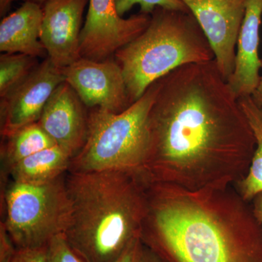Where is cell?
Returning a JSON list of instances; mask_svg holds the SVG:
<instances>
[{"label":"cell","instance_id":"1","mask_svg":"<svg viewBox=\"0 0 262 262\" xmlns=\"http://www.w3.org/2000/svg\"><path fill=\"white\" fill-rule=\"evenodd\" d=\"M159 81L149 116L148 180L194 191L244 179L256 141L215 60L183 66Z\"/></svg>","mask_w":262,"mask_h":262},{"label":"cell","instance_id":"2","mask_svg":"<svg viewBox=\"0 0 262 262\" xmlns=\"http://www.w3.org/2000/svg\"><path fill=\"white\" fill-rule=\"evenodd\" d=\"M141 238L168 262H262V226L234 186L188 190L147 182Z\"/></svg>","mask_w":262,"mask_h":262},{"label":"cell","instance_id":"3","mask_svg":"<svg viewBox=\"0 0 262 262\" xmlns=\"http://www.w3.org/2000/svg\"><path fill=\"white\" fill-rule=\"evenodd\" d=\"M71 203L64 236L85 262H115L140 237L148 212L144 173L127 170L68 171Z\"/></svg>","mask_w":262,"mask_h":262},{"label":"cell","instance_id":"4","mask_svg":"<svg viewBox=\"0 0 262 262\" xmlns=\"http://www.w3.org/2000/svg\"><path fill=\"white\" fill-rule=\"evenodd\" d=\"M113 58L121 67L131 104L156 81L179 67L215 60L190 11L157 8L147 28Z\"/></svg>","mask_w":262,"mask_h":262},{"label":"cell","instance_id":"5","mask_svg":"<svg viewBox=\"0 0 262 262\" xmlns=\"http://www.w3.org/2000/svg\"><path fill=\"white\" fill-rule=\"evenodd\" d=\"M159 88L158 80L120 113L89 108L87 140L72 158L69 171L143 173L150 149L149 113Z\"/></svg>","mask_w":262,"mask_h":262},{"label":"cell","instance_id":"6","mask_svg":"<svg viewBox=\"0 0 262 262\" xmlns=\"http://www.w3.org/2000/svg\"><path fill=\"white\" fill-rule=\"evenodd\" d=\"M4 200L6 218L2 223L17 249L46 247L70 225L72 209L63 176L42 184L12 181Z\"/></svg>","mask_w":262,"mask_h":262},{"label":"cell","instance_id":"7","mask_svg":"<svg viewBox=\"0 0 262 262\" xmlns=\"http://www.w3.org/2000/svg\"><path fill=\"white\" fill-rule=\"evenodd\" d=\"M151 15L124 18L117 13L115 0H89L80 37L81 58L103 61L132 42L149 26Z\"/></svg>","mask_w":262,"mask_h":262},{"label":"cell","instance_id":"8","mask_svg":"<svg viewBox=\"0 0 262 262\" xmlns=\"http://www.w3.org/2000/svg\"><path fill=\"white\" fill-rule=\"evenodd\" d=\"M61 70L65 82L88 108L118 114L130 106L121 67L114 58L95 61L80 58Z\"/></svg>","mask_w":262,"mask_h":262},{"label":"cell","instance_id":"9","mask_svg":"<svg viewBox=\"0 0 262 262\" xmlns=\"http://www.w3.org/2000/svg\"><path fill=\"white\" fill-rule=\"evenodd\" d=\"M63 82L61 69L47 57L23 82L0 97L2 137L37 122L51 95Z\"/></svg>","mask_w":262,"mask_h":262},{"label":"cell","instance_id":"10","mask_svg":"<svg viewBox=\"0 0 262 262\" xmlns=\"http://www.w3.org/2000/svg\"><path fill=\"white\" fill-rule=\"evenodd\" d=\"M194 15L227 80L235 62L236 46L247 0H182Z\"/></svg>","mask_w":262,"mask_h":262},{"label":"cell","instance_id":"11","mask_svg":"<svg viewBox=\"0 0 262 262\" xmlns=\"http://www.w3.org/2000/svg\"><path fill=\"white\" fill-rule=\"evenodd\" d=\"M89 0H48L42 5L41 42L48 58L59 69L81 58L80 37Z\"/></svg>","mask_w":262,"mask_h":262},{"label":"cell","instance_id":"12","mask_svg":"<svg viewBox=\"0 0 262 262\" xmlns=\"http://www.w3.org/2000/svg\"><path fill=\"white\" fill-rule=\"evenodd\" d=\"M67 82L51 95L38 123L57 146L74 158L83 147L89 132V112Z\"/></svg>","mask_w":262,"mask_h":262},{"label":"cell","instance_id":"13","mask_svg":"<svg viewBox=\"0 0 262 262\" xmlns=\"http://www.w3.org/2000/svg\"><path fill=\"white\" fill-rule=\"evenodd\" d=\"M261 20L262 0H247L237 37L234 70L227 80L237 99L252 96L259 82L262 61L258 47Z\"/></svg>","mask_w":262,"mask_h":262},{"label":"cell","instance_id":"14","mask_svg":"<svg viewBox=\"0 0 262 262\" xmlns=\"http://www.w3.org/2000/svg\"><path fill=\"white\" fill-rule=\"evenodd\" d=\"M42 8L32 2H25L0 23V51L22 53L40 58L47 56L41 42Z\"/></svg>","mask_w":262,"mask_h":262},{"label":"cell","instance_id":"15","mask_svg":"<svg viewBox=\"0 0 262 262\" xmlns=\"http://www.w3.org/2000/svg\"><path fill=\"white\" fill-rule=\"evenodd\" d=\"M71 160L68 153L55 145L20 160L7 174L13 182L42 184L58 179L69 171Z\"/></svg>","mask_w":262,"mask_h":262},{"label":"cell","instance_id":"16","mask_svg":"<svg viewBox=\"0 0 262 262\" xmlns=\"http://www.w3.org/2000/svg\"><path fill=\"white\" fill-rule=\"evenodd\" d=\"M238 102L252 130L256 149L248 173L234 187L245 201L251 202L262 191V104L252 96L239 98Z\"/></svg>","mask_w":262,"mask_h":262},{"label":"cell","instance_id":"17","mask_svg":"<svg viewBox=\"0 0 262 262\" xmlns=\"http://www.w3.org/2000/svg\"><path fill=\"white\" fill-rule=\"evenodd\" d=\"M1 160L5 175L11 167L34 153L56 145L38 122L3 137Z\"/></svg>","mask_w":262,"mask_h":262},{"label":"cell","instance_id":"18","mask_svg":"<svg viewBox=\"0 0 262 262\" xmlns=\"http://www.w3.org/2000/svg\"><path fill=\"white\" fill-rule=\"evenodd\" d=\"M37 58L22 53L0 56V97L23 82L39 65Z\"/></svg>","mask_w":262,"mask_h":262},{"label":"cell","instance_id":"19","mask_svg":"<svg viewBox=\"0 0 262 262\" xmlns=\"http://www.w3.org/2000/svg\"><path fill=\"white\" fill-rule=\"evenodd\" d=\"M118 14L122 17L136 5L140 6L139 13L151 15L157 8L189 11L182 0H115Z\"/></svg>","mask_w":262,"mask_h":262},{"label":"cell","instance_id":"20","mask_svg":"<svg viewBox=\"0 0 262 262\" xmlns=\"http://www.w3.org/2000/svg\"><path fill=\"white\" fill-rule=\"evenodd\" d=\"M46 248L48 262H85L71 247L63 234L53 237Z\"/></svg>","mask_w":262,"mask_h":262},{"label":"cell","instance_id":"21","mask_svg":"<svg viewBox=\"0 0 262 262\" xmlns=\"http://www.w3.org/2000/svg\"><path fill=\"white\" fill-rule=\"evenodd\" d=\"M46 247L17 249L10 262H48Z\"/></svg>","mask_w":262,"mask_h":262},{"label":"cell","instance_id":"22","mask_svg":"<svg viewBox=\"0 0 262 262\" xmlns=\"http://www.w3.org/2000/svg\"><path fill=\"white\" fill-rule=\"evenodd\" d=\"M17 248L13 241L10 238L9 234L7 232L5 226L1 222L0 227V262H10Z\"/></svg>","mask_w":262,"mask_h":262},{"label":"cell","instance_id":"23","mask_svg":"<svg viewBox=\"0 0 262 262\" xmlns=\"http://www.w3.org/2000/svg\"><path fill=\"white\" fill-rule=\"evenodd\" d=\"M141 245L142 241L141 236L136 237L134 241H131L126 249L115 262H137Z\"/></svg>","mask_w":262,"mask_h":262},{"label":"cell","instance_id":"24","mask_svg":"<svg viewBox=\"0 0 262 262\" xmlns=\"http://www.w3.org/2000/svg\"><path fill=\"white\" fill-rule=\"evenodd\" d=\"M137 262H168L142 242Z\"/></svg>","mask_w":262,"mask_h":262},{"label":"cell","instance_id":"25","mask_svg":"<svg viewBox=\"0 0 262 262\" xmlns=\"http://www.w3.org/2000/svg\"><path fill=\"white\" fill-rule=\"evenodd\" d=\"M250 203L252 207L255 216L262 226V191L258 193Z\"/></svg>","mask_w":262,"mask_h":262},{"label":"cell","instance_id":"26","mask_svg":"<svg viewBox=\"0 0 262 262\" xmlns=\"http://www.w3.org/2000/svg\"><path fill=\"white\" fill-rule=\"evenodd\" d=\"M14 0H0V16L4 18L8 14Z\"/></svg>","mask_w":262,"mask_h":262},{"label":"cell","instance_id":"27","mask_svg":"<svg viewBox=\"0 0 262 262\" xmlns=\"http://www.w3.org/2000/svg\"><path fill=\"white\" fill-rule=\"evenodd\" d=\"M252 97L256 102L260 103V104H262V74L261 75V77H260V80L259 82H258L257 89L255 91Z\"/></svg>","mask_w":262,"mask_h":262},{"label":"cell","instance_id":"28","mask_svg":"<svg viewBox=\"0 0 262 262\" xmlns=\"http://www.w3.org/2000/svg\"><path fill=\"white\" fill-rule=\"evenodd\" d=\"M20 1L24 2V3H25V2H32V3H37V4L42 6V5L46 3L48 0H20Z\"/></svg>","mask_w":262,"mask_h":262}]
</instances>
